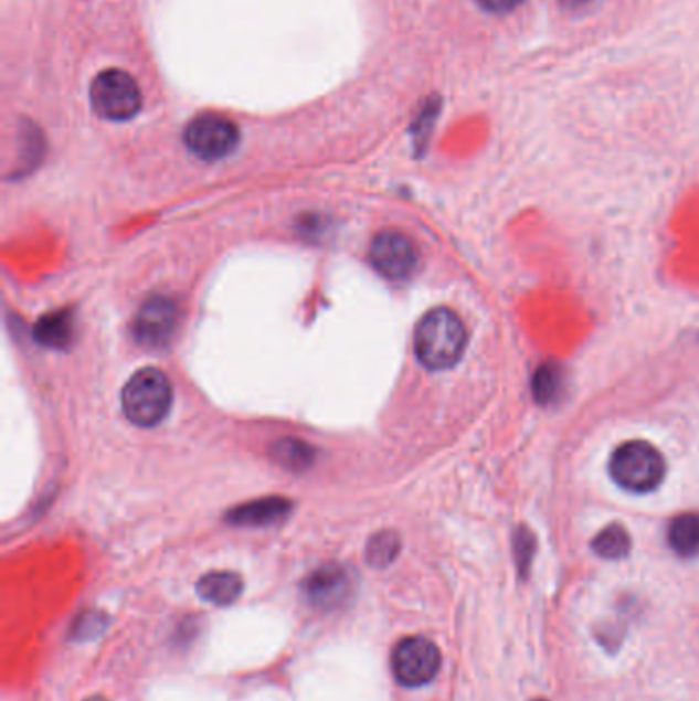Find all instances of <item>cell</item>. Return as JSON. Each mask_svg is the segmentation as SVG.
I'll use <instances>...</instances> for the list:
<instances>
[{
	"instance_id": "cell-17",
	"label": "cell",
	"mask_w": 699,
	"mask_h": 701,
	"mask_svg": "<svg viewBox=\"0 0 699 701\" xmlns=\"http://www.w3.org/2000/svg\"><path fill=\"white\" fill-rule=\"evenodd\" d=\"M562 390V372L560 368L554 363H543L538 368V372L533 375V384H531V392L536 396V401L540 404H548V402H554L558 399Z\"/></svg>"
},
{
	"instance_id": "cell-2",
	"label": "cell",
	"mask_w": 699,
	"mask_h": 701,
	"mask_svg": "<svg viewBox=\"0 0 699 701\" xmlns=\"http://www.w3.org/2000/svg\"><path fill=\"white\" fill-rule=\"evenodd\" d=\"M172 386L169 378L155 368H144L129 378L121 392V406L138 427H155L169 415Z\"/></svg>"
},
{
	"instance_id": "cell-18",
	"label": "cell",
	"mask_w": 699,
	"mask_h": 701,
	"mask_svg": "<svg viewBox=\"0 0 699 701\" xmlns=\"http://www.w3.org/2000/svg\"><path fill=\"white\" fill-rule=\"evenodd\" d=\"M533 550H536V538L531 535V531L528 528H519L515 531V562H517V569L523 578L528 576L529 566L533 560Z\"/></svg>"
},
{
	"instance_id": "cell-1",
	"label": "cell",
	"mask_w": 699,
	"mask_h": 701,
	"mask_svg": "<svg viewBox=\"0 0 699 701\" xmlns=\"http://www.w3.org/2000/svg\"><path fill=\"white\" fill-rule=\"evenodd\" d=\"M468 332L449 308H435L421 318L414 330V353L427 370H449L464 355Z\"/></svg>"
},
{
	"instance_id": "cell-21",
	"label": "cell",
	"mask_w": 699,
	"mask_h": 701,
	"mask_svg": "<svg viewBox=\"0 0 699 701\" xmlns=\"http://www.w3.org/2000/svg\"><path fill=\"white\" fill-rule=\"evenodd\" d=\"M560 2L571 7V9H579V7H585L586 2H591V0H560Z\"/></svg>"
},
{
	"instance_id": "cell-19",
	"label": "cell",
	"mask_w": 699,
	"mask_h": 701,
	"mask_svg": "<svg viewBox=\"0 0 699 701\" xmlns=\"http://www.w3.org/2000/svg\"><path fill=\"white\" fill-rule=\"evenodd\" d=\"M105 617L100 614H85L76 624H74V636H78L81 640H88V636H97L100 626H105Z\"/></svg>"
},
{
	"instance_id": "cell-16",
	"label": "cell",
	"mask_w": 699,
	"mask_h": 701,
	"mask_svg": "<svg viewBox=\"0 0 699 701\" xmlns=\"http://www.w3.org/2000/svg\"><path fill=\"white\" fill-rule=\"evenodd\" d=\"M400 538L396 531H380L366 548V559L371 569H388L399 559Z\"/></svg>"
},
{
	"instance_id": "cell-7",
	"label": "cell",
	"mask_w": 699,
	"mask_h": 701,
	"mask_svg": "<svg viewBox=\"0 0 699 701\" xmlns=\"http://www.w3.org/2000/svg\"><path fill=\"white\" fill-rule=\"evenodd\" d=\"M371 265L375 272L392 282H404L419 265V251L411 238L400 232H380L370 248Z\"/></svg>"
},
{
	"instance_id": "cell-11",
	"label": "cell",
	"mask_w": 699,
	"mask_h": 701,
	"mask_svg": "<svg viewBox=\"0 0 699 701\" xmlns=\"http://www.w3.org/2000/svg\"><path fill=\"white\" fill-rule=\"evenodd\" d=\"M243 591V576L229 573V571L205 574L198 583V593H200L201 599L212 603L215 607H229L232 603L239 602Z\"/></svg>"
},
{
	"instance_id": "cell-22",
	"label": "cell",
	"mask_w": 699,
	"mask_h": 701,
	"mask_svg": "<svg viewBox=\"0 0 699 701\" xmlns=\"http://www.w3.org/2000/svg\"><path fill=\"white\" fill-rule=\"evenodd\" d=\"M538 701H546V700H538Z\"/></svg>"
},
{
	"instance_id": "cell-13",
	"label": "cell",
	"mask_w": 699,
	"mask_h": 701,
	"mask_svg": "<svg viewBox=\"0 0 699 701\" xmlns=\"http://www.w3.org/2000/svg\"><path fill=\"white\" fill-rule=\"evenodd\" d=\"M669 545L672 552L681 559L699 556V516L686 513L675 517L669 525Z\"/></svg>"
},
{
	"instance_id": "cell-8",
	"label": "cell",
	"mask_w": 699,
	"mask_h": 701,
	"mask_svg": "<svg viewBox=\"0 0 699 701\" xmlns=\"http://www.w3.org/2000/svg\"><path fill=\"white\" fill-rule=\"evenodd\" d=\"M356 591L353 576L341 564H325L306 576L301 593L316 609L332 612L343 607Z\"/></svg>"
},
{
	"instance_id": "cell-15",
	"label": "cell",
	"mask_w": 699,
	"mask_h": 701,
	"mask_svg": "<svg viewBox=\"0 0 699 701\" xmlns=\"http://www.w3.org/2000/svg\"><path fill=\"white\" fill-rule=\"evenodd\" d=\"M273 459L282 464L287 470L300 472L313 466L315 449L310 445L301 444L298 439H284L273 445Z\"/></svg>"
},
{
	"instance_id": "cell-12",
	"label": "cell",
	"mask_w": 699,
	"mask_h": 701,
	"mask_svg": "<svg viewBox=\"0 0 699 701\" xmlns=\"http://www.w3.org/2000/svg\"><path fill=\"white\" fill-rule=\"evenodd\" d=\"M35 339L52 349H66L74 339V316L68 310L43 316L35 325Z\"/></svg>"
},
{
	"instance_id": "cell-14",
	"label": "cell",
	"mask_w": 699,
	"mask_h": 701,
	"mask_svg": "<svg viewBox=\"0 0 699 701\" xmlns=\"http://www.w3.org/2000/svg\"><path fill=\"white\" fill-rule=\"evenodd\" d=\"M593 550L595 554L605 560L626 559L632 550V538L628 531L622 525H607L605 530H601L595 540H593Z\"/></svg>"
},
{
	"instance_id": "cell-20",
	"label": "cell",
	"mask_w": 699,
	"mask_h": 701,
	"mask_svg": "<svg viewBox=\"0 0 699 701\" xmlns=\"http://www.w3.org/2000/svg\"><path fill=\"white\" fill-rule=\"evenodd\" d=\"M485 11L495 14L511 13L517 7H521L526 0H476Z\"/></svg>"
},
{
	"instance_id": "cell-9",
	"label": "cell",
	"mask_w": 699,
	"mask_h": 701,
	"mask_svg": "<svg viewBox=\"0 0 699 701\" xmlns=\"http://www.w3.org/2000/svg\"><path fill=\"white\" fill-rule=\"evenodd\" d=\"M177 325H179L177 304L169 298L157 296L144 301L140 312L134 320V334H136V341L144 347L160 349L171 343Z\"/></svg>"
},
{
	"instance_id": "cell-10",
	"label": "cell",
	"mask_w": 699,
	"mask_h": 701,
	"mask_svg": "<svg viewBox=\"0 0 699 701\" xmlns=\"http://www.w3.org/2000/svg\"><path fill=\"white\" fill-rule=\"evenodd\" d=\"M292 511V502L279 497L272 499H261V501L246 502L236 509L229 511L226 521L232 525H243V528H261V525H272L279 519L287 517Z\"/></svg>"
},
{
	"instance_id": "cell-5",
	"label": "cell",
	"mask_w": 699,
	"mask_h": 701,
	"mask_svg": "<svg viewBox=\"0 0 699 701\" xmlns=\"http://www.w3.org/2000/svg\"><path fill=\"white\" fill-rule=\"evenodd\" d=\"M442 669V652L423 636L404 638L392 650V673L406 688L431 683Z\"/></svg>"
},
{
	"instance_id": "cell-6",
	"label": "cell",
	"mask_w": 699,
	"mask_h": 701,
	"mask_svg": "<svg viewBox=\"0 0 699 701\" xmlns=\"http://www.w3.org/2000/svg\"><path fill=\"white\" fill-rule=\"evenodd\" d=\"M239 142V126L224 115H200L186 129L187 148L203 160L226 158L236 150Z\"/></svg>"
},
{
	"instance_id": "cell-4",
	"label": "cell",
	"mask_w": 699,
	"mask_h": 701,
	"mask_svg": "<svg viewBox=\"0 0 699 701\" xmlns=\"http://www.w3.org/2000/svg\"><path fill=\"white\" fill-rule=\"evenodd\" d=\"M91 105L103 119L128 121L142 109V93L131 74L109 68L95 76L91 85Z\"/></svg>"
},
{
	"instance_id": "cell-3",
	"label": "cell",
	"mask_w": 699,
	"mask_h": 701,
	"mask_svg": "<svg viewBox=\"0 0 699 701\" xmlns=\"http://www.w3.org/2000/svg\"><path fill=\"white\" fill-rule=\"evenodd\" d=\"M610 474L619 487L644 495L660 487L667 474V464L655 445L628 442L612 454Z\"/></svg>"
}]
</instances>
